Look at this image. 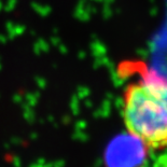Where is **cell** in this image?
Listing matches in <instances>:
<instances>
[{"mask_svg":"<svg viewBox=\"0 0 167 167\" xmlns=\"http://www.w3.org/2000/svg\"><path fill=\"white\" fill-rule=\"evenodd\" d=\"M123 120L127 133L147 149H166L167 77L143 68L139 79L124 90Z\"/></svg>","mask_w":167,"mask_h":167,"instance_id":"cell-1","label":"cell"},{"mask_svg":"<svg viewBox=\"0 0 167 167\" xmlns=\"http://www.w3.org/2000/svg\"><path fill=\"white\" fill-rule=\"evenodd\" d=\"M147 147L132 134L116 136L105 151L106 167H139Z\"/></svg>","mask_w":167,"mask_h":167,"instance_id":"cell-2","label":"cell"}]
</instances>
